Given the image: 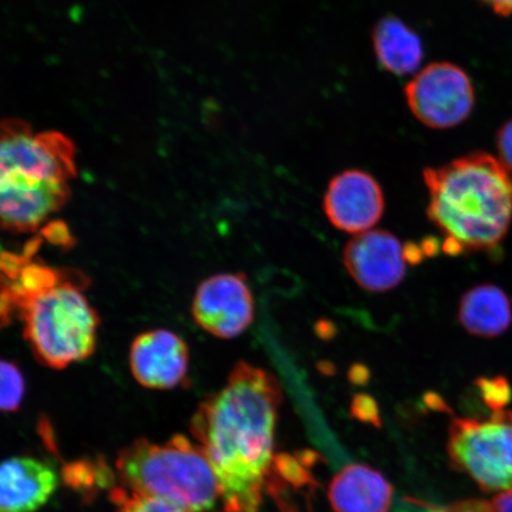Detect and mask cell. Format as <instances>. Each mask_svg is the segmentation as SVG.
I'll list each match as a JSON object with an SVG mask.
<instances>
[{
	"label": "cell",
	"mask_w": 512,
	"mask_h": 512,
	"mask_svg": "<svg viewBox=\"0 0 512 512\" xmlns=\"http://www.w3.org/2000/svg\"><path fill=\"white\" fill-rule=\"evenodd\" d=\"M283 398L277 377L240 361L192 418L191 433L222 486V512H261Z\"/></svg>",
	"instance_id": "1"
},
{
	"label": "cell",
	"mask_w": 512,
	"mask_h": 512,
	"mask_svg": "<svg viewBox=\"0 0 512 512\" xmlns=\"http://www.w3.org/2000/svg\"><path fill=\"white\" fill-rule=\"evenodd\" d=\"M41 240L21 252L0 248V328L23 324L36 360L64 369L94 354L100 318L83 291L85 274L37 258Z\"/></svg>",
	"instance_id": "2"
},
{
	"label": "cell",
	"mask_w": 512,
	"mask_h": 512,
	"mask_svg": "<svg viewBox=\"0 0 512 512\" xmlns=\"http://www.w3.org/2000/svg\"><path fill=\"white\" fill-rule=\"evenodd\" d=\"M427 216L445 236L450 254L499 245L512 220V172L489 153L460 157L424 171Z\"/></svg>",
	"instance_id": "3"
},
{
	"label": "cell",
	"mask_w": 512,
	"mask_h": 512,
	"mask_svg": "<svg viewBox=\"0 0 512 512\" xmlns=\"http://www.w3.org/2000/svg\"><path fill=\"white\" fill-rule=\"evenodd\" d=\"M66 134L36 132L21 119L0 121V227L35 232L66 206L76 169Z\"/></svg>",
	"instance_id": "4"
},
{
	"label": "cell",
	"mask_w": 512,
	"mask_h": 512,
	"mask_svg": "<svg viewBox=\"0 0 512 512\" xmlns=\"http://www.w3.org/2000/svg\"><path fill=\"white\" fill-rule=\"evenodd\" d=\"M117 470L124 488L156 497L187 512H222L219 478L200 445L183 435L165 444L145 439L120 452Z\"/></svg>",
	"instance_id": "5"
},
{
	"label": "cell",
	"mask_w": 512,
	"mask_h": 512,
	"mask_svg": "<svg viewBox=\"0 0 512 512\" xmlns=\"http://www.w3.org/2000/svg\"><path fill=\"white\" fill-rule=\"evenodd\" d=\"M447 454L454 470L486 492L512 489V412H492L488 420L454 418Z\"/></svg>",
	"instance_id": "6"
},
{
	"label": "cell",
	"mask_w": 512,
	"mask_h": 512,
	"mask_svg": "<svg viewBox=\"0 0 512 512\" xmlns=\"http://www.w3.org/2000/svg\"><path fill=\"white\" fill-rule=\"evenodd\" d=\"M405 96L414 117L437 130L464 123L475 106L469 75L448 62H434L421 69L408 82Z\"/></svg>",
	"instance_id": "7"
},
{
	"label": "cell",
	"mask_w": 512,
	"mask_h": 512,
	"mask_svg": "<svg viewBox=\"0 0 512 512\" xmlns=\"http://www.w3.org/2000/svg\"><path fill=\"white\" fill-rule=\"evenodd\" d=\"M195 322L222 339L239 337L254 322L255 303L242 273L216 274L198 286L191 306Z\"/></svg>",
	"instance_id": "8"
},
{
	"label": "cell",
	"mask_w": 512,
	"mask_h": 512,
	"mask_svg": "<svg viewBox=\"0 0 512 512\" xmlns=\"http://www.w3.org/2000/svg\"><path fill=\"white\" fill-rule=\"evenodd\" d=\"M343 262L358 285L375 293L400 285L408 264L405 246L394 234L379 229L351 239L344 248Z\"/></svg>",
	"instance_id": "9"
},
{
	"label": "cell",
	"mask_w": 512,
	"mask_h": 512,
	"mask_svg": "<svg viewBox=\"0 0 512 512\" xmlns=\"http://www.w3.org/2000/svg\"><path fill=\"white\" fill-rule=\"evenodd\" d=\"M323 207L332 226L345 233L361 234L381 220L386 202L374 176L362 170H347L331 179Z\"/></svg>",
	"instance_id": "10"
},
{
	"label": "cell",
	"mask_w": 512,
	"mask_h": 512,
	"mask_svg": "<svg viewBox=\"0 0 512 512\" xmlns=\"http://www.w3.org/2000/svg\"><path fill=\"white\" fill-rule=\"evenodd\" d=\"M130 367L134 379L145 388H175L187 379L188 345L169 330L144 332L132 343Z\"/></svg>",
	"instance_id": "11"
},
{
	"label": "cell",
	"mask_w": 512,
	"mask_h": 512,
	"mask_svg": "<svg viewBox=\"0 0 512 512\" xmlns=\"http://www.w3.org/2000/svg\"><path fill=\"white\" fill-rule=\"evenodd\" d=\"M59 477L53 466L31 457L0 463V512H35L55 494Z\"/></svg>",
	"instance_id": "12"
},
{
	"label": "cell",
	"mask_w": 512,
	"mask_h": 512,
	"mask_svg": "<svg viewBox=\"0 0 512 512\" xmlns=\"http://www.w3.org/2000/svg\"><path fill=\"white\" fill-rule=\"evenodd\" d=\"M328 497L334 512H389L393 486L373 467L352 464L331 480Z\"/></svg>",
	"instance_id": "13"
},
{
	"label": "cell",
	"mask_w": 512,
	"mask_h": 512,
	"mask_svg": "<svg viewBox=\"0 0 512 512\" xmlns=\"http://www.w3.org/2000/svg\"><path fill=\"white\" fill-rule=\"evenodd\" d=\"M373 46L380 67L394 75L413 74L424 60L421 38L395 16L383 17L376 23Z\"/></svg>",
	"instance_id": "14"
},
{
	"label": "cell",
	"mask_w": 512,
	"mask_h": 512,
	"mask_svg": "<svg viewBox=\"0 0 512 512\" xmlns=\"http://www.w3.org/2000/svg\"><path fill=\"white\" fill-rule=\"evenodd\" d=\"M458 319L471 335L492 338L504 334L512 319L510 299L496 285H479L467 291L459 303Z\"/></svg>",
	"instance_id": "15"
},
{
	"label": "cell",
	"mask_w": 512,
	"mask_h": 512,
	"mask_svg": "<svg viewBox=\"0 0 512 512\" xmlns=\"http://www.w3.org/2000/svg\"><path fill=\"white\" fill-rule=\"evenodd\" d=\"M25 381L15 363L0 360V411L15 412L21 407Z\"/></svg>",
	"instance_id": "16"
},
{
	"label": "cell",
	"mask_w": 512,
	"mask_h": 512,
	"mask_svg": "<svg viewBox=\"0 0 512 512\" xmlns=\"http://www.w3.org/2000/svg\"><path fill=\"white\" fill-rule=\"evenodd\" d=\"M112 501L117 505V512H187L163 499L140 495L124 486L112 491Z\"/></svg>",
	"instance_id": "17"
},
{
	"label": "cell",
	"mask_w": 512,
	"mask_h": 512,
	"mask_svg": "<svg viewBox=\"0 0 512 512\" xmlns=\"http://www.w3.org/2000/svg\"><path fill=\"white\" fill-rule=\"evenodd\" d=\"M476 386L486 406L492 412L501 411L511 400L512 390L510 383L503 376L492 377V379H479Z\"/></svg>",
	"instance_id": "18"
},
{
	"label": "cell",
	"mask_w": 512,
	"mask_h": 512,
	"mask_svg": "<svg viewBox=\"0 0 512 512\" xmlns=\"http://www.w3.org/2000/svg\"><path fill=\"white\" fill-rule=\"evenodd\" d=\"M351 415L354 418L376 427L380 426L379 406L371 396L367 394H358L351 403Z\"/></svg>",
	"instance_id": "19"
},
{
	"label": "cell",
	"mask_w": 512,
	"mask_h": 512,
	"mask_svg": "<svg viewBox=\"0 0 512 512\" xmlns=\"http://www.w3.org/2000/svg\"><path fill=\"white\" fill-rule=\"evenodd\" d=\"M433 512H497L495 504L484 499H465L446 507L431 504Z\"/></svg>",
	"instance_id": "20"
},
{
	"label": "cell",
	"mask_w": 512,
	"mask_h": 512,
	"mask_svg": "<svg viewBox=\"0 0 512 512\" xmlns=\"http://www.w3.org/2000/svg\"><path fill=\"white\" fill-rule=\"evenodd\" d=\"M498 159L512 172V119L497 134Z\"/></svg>",
	"instance_id": "21"
},
{
	"label": "cell",
	"mask_w": 512,
	"mask_h": 512,
	"mask_svg": "<svg viewBox=\"0 0 512 512\" xmlns=\"http://www.w3.org/2000/svg\"><path fill=\"white\" fill-rule=\"evenodd\" d=\"M479 2L494 10L498 15L512 17V0H479Z\"/></svg>",
	"instance_id": "22"
},
{
	"label": "cell",
	"mask_w": 512,
	"mask_h": 512,
	"mask_svg": "<svg viewBox=\"0 0 512 512\" xmlns=\"http://www.w3.org/2000/svg\"><path fill=\"white\" fill-rule=\"evenodd\" d=\"M492 503L495 504L497 512H512V489L501 492Z\"/></svg>",
	"instance_id": "23"
}]
</instances>
